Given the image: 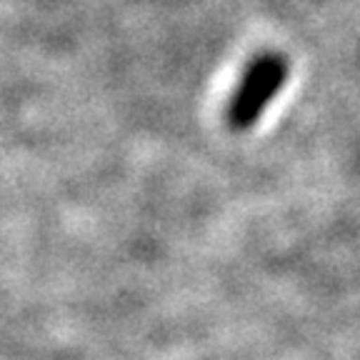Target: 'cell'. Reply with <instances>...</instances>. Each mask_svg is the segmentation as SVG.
Segmentation results:
<instances>
[{"instance_id": "obj_1", "label": "cell", "mask_w": 360, "mask_h": 360, "mask_svg": "<svg viewBox=\"0 0 360 360\" xmlns=\"http://www.w3.org/2000/svg\"><path fill=\"white\" fill-rule=\"evenodd\" d=\"M290 63L283 53H260L250 65L245 68L243 80L238 85L231 103V125L236 130H248L258 123V118L270 105V101L283 90Z\"/></svg>"}]
</instances>
